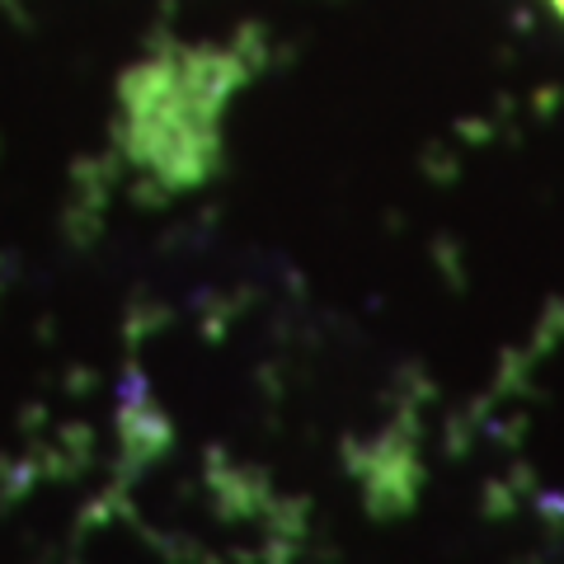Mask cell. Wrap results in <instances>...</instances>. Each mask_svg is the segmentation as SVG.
I'll return each instance as SVG.
<instances>
[{
  "instance_id": "1",
  "label": "cell",
  "mask_w": 564,
  "mask_h": 564,
  "mask_svg": "<svg viewBox=\"0 0 564 564\" xmlns=\"http://www.w3.org/2000/svg\"><path fill=\"white\" fill-rule=\"evenodd\" d=\"M240 70L221 52H165L122 80L118 141L165 188H193L217 170L221 104Z\"/></svg>"
},
{
  "instance_id": "2",
  "label": "cell",
  "mask_w": 564,
  "mask_h": 564,
  "mask_svg": "<svg viewBox=\"0 0 564 564\" xmlns=\"http://www.w3.org/2000/svg\"><path fill=\"white\" fill-rule=\"evenodd\" d=\"M545 6H551V10L560 14V20H564V0H545Z\"/></svg>"
}]
</instances>
